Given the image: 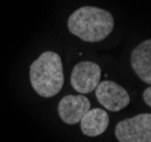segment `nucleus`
<instances>
[{
	"mask_svg": "<svg viewBox=\"0 0 151 142\" xmlns=\"http://www.w3.org/2000/svg\"><path fill=\"white\" fill-rule=\"evenodd\" d=\"M68 28L71 34L85 42H99L113 32L114 18L108 10L85 6L70 15Z\"/></svg>",
	"mask_w": 151,
	"mask_h": 142,
	"instance_id": "1",
	"label": "nucleus"
},
{
	"mask_svg": "<svg viewBox=\"0 0 151 142\" xmlns=\"http://www.w3.org/2000/svg\"><path fill=\"white\" fill-rule=\"evenodd\" d=\"M29 80L36 93L45 98L60 93L64 84L62 60L60 56L46 51L31 64Z\"/></svg>",
	"mask_w": 151,
	"mask_h": 142,
	"instance_id": "2",
	"label": "nucleus"
},
{
	"mask_svg": "<svg viewBox=\"0 0 151 142\" xmlns=\"http://www.w3.org/2000/svg\"><path fill=\"white\" fill-rule=\"evenodd\" d=\"M115 136L120 142H151V114L143 113L119 122Z\"/></svg>",
	"mask_w": 151,
	"mask_h": 142,
	"instance_id": "3",
	"label": "nucleus"
},
{
	"mask_svg": "<svg viewBox=\"0 0 151 142\" xmlns=\"http://www.w3.org/2000/svg\"><path fill=\"white\" fill-rule=\"evenodd\" d=\"M101 68L97 63L82 61L77 63L71 72V86L79 94L94 92L101 81Z\"/></svg>",
	"mask_w": 151,
	"mask_h": 142,
	"instance_id": "4",
	"label": "nucleus"
},
{
	"mask_svg": "<svg viewBox=\"0 0 151 142\" xmlns=\"http://www.w3.org/2000/svg\"><path fill=\"white\" fill-rule=\"evenodd\" d=\"M95 90L98 102L108 111L119 112L130 104L129 93L114 81H99Z\"/></svg>",
	"mask_w": 151,
	"mask_h": 142,
	"instance_id": "5",
	"label": "nucleus"
},
{
	"mask_svg": "<svg viewBox=\"0 0 151 142\" xmlns=\"http://www.w3.org/2000/svg\"><path fill=\"white\" fill-rule=\"evenodd\" d=\"M90 110V100L82 94L64 96L58 107L59 116L64 123L73 125L80 122L83 115Z\"/></svg>",
	"mask_w": 151,
	"mask_h": 142,
	"instance_id": "6",
	"label": "nucleus"
},
{
	"mask_svg": "<svg viewBox=\"0 0 151 142\" xmlns=\"http://www.w3.org/2000/svg\"><path fill=\"white\" fill-rule=\"evenodd\" d=\"M131 66L139 78L151 84V40H145L135 46L131 53Z\"/></svg>",
	"mask_w": 151,
	"mask_h": 142,
	"instance_id": "7",
	"label": "nucleus"
},
{
	"mask_svg": "<svg viewBox=\"0 0 151 142\" xmlns=\"http://www.w3.org/2000/svg\"><path fill=\"white\" fill-rule=\"evenodd\" d=\"M109 117L105 110L93 108L89 110L80 120L81 132L87 136H98L108 128Z\"/></svg>",
	"mask_w": 151,
	"mask_h": 142,
	"instance_id": "8",
	"label": "nucleus"
},
{
	"mask_svg": "<svg viewBox=\"0 0 151 142\" xmlns=\"http://www.w3.org/2000/svg\"><path fill=\"white\" fill-rule=\"evenodd\" d=\"M143 100L148 106H151V88L148 87L143 92Z\"/></svg>",
	"mask_w": 151,
	"mask_h": 142,
	"instance_id": "9",
	"label": "nucleus"
}]
</instances>
